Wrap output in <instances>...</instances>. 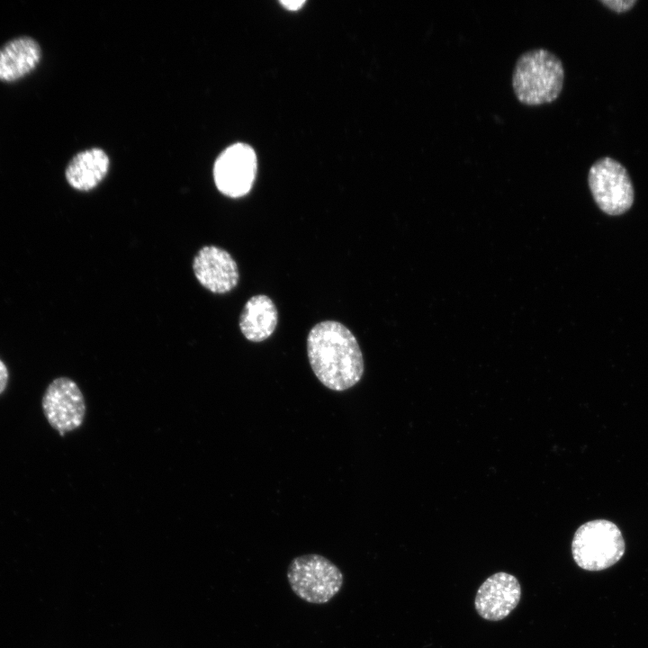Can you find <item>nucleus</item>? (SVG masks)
I'll use <instances>...</instances> for the list:
<instances>
[{"instance_id": "6", "label": "nucleus", "mask_w": 648, "mask_h": 648, "mask_svg": "<svg viewBox=\"0 0 648 648\" xmlns=\"http://www.w3.org/2000/svg\"><path fill=\"white\" fill-rule=\"evenodd\" d=\"M43 414L60 436L78 428L86 417L84 395L75 381L61 376L47 386L41 400Z\"/></svg>"}, {"instance_id": "15", "label": "nucleus", "mask_w": 648, "mask_h": 648, "mask_svg": "<svg viewBox=\"0 0 648 648\" xmlns=\"http://www.w3.org/2000/svg\"><path fill=\"white\" fill-rule=\"evenodd\" d=\"M280 3L288 10L296 11L304 4L305 1L304 0H302V1H301V0H292V1L285 0V1H281Z\"/></svg>"}, {"instance_id": "14", "label": "nucleus", "mask_w": 648, "mask_h": 648, "mask_svg": "<svg viewBox=\"0 0 648 648\" xmlns=\"http://www.w3.org/2000/svg\"><path fill=\"white\" fill-rule=\"evenodd\" d=\"M9 382V371L4 362L0 358V395L6 390Z\"/></svg>"}, {"instance_id": "12", "label": "nucleus", "mask_w": 648, "mask_h": 648, "mask_svg": "<svg viewBox=\"0 0 648 648\" xmlns=\"http://www.w3.org/2000/svg\"><path fill=\"white\" fill-rule=\"evenodd\" d=\"M108 168V156L104 150L93 148L72 158L66 169V178L73 188L89 191L104 179Z\"/></svg>"}, {"instance_id": "3", "label": "nucleus", "mask_w": 648, "mask_h": 648, "mask_svg": "<svg viewBox=\"0 0 648 648\" xmlns=\"http://www.w3.org/2000/svg\"><path fill=\"white\" fill-rule=\"evenodd\" d=\"M287 580L292 592L310 604H325L341 590L344 576L330 560L317 554L297 556L287 570Z\"/></svg>"}, {"instance_id": "1", "label": "nucleus", "mask_w": 648, "mask_h": 648, "mask_svg": "<svg viewBox=\"0 0 648 648\" xmlns=\"http://www.w3.org/2000/svg\"><path fill=\"white\" fill-rule=\"evenodd\" d=\"M307 354L316 377L332 391L350 389L364 374L358 342L340 322L325 320L316 324L308 335Z\"/></svg>"}, {"instance_id": "7", "label": "nucleus", "mask_w": 648, "mask_h": 648, "mask_svg": "<svg viewBox=\"0 0 648 648\" xmlns=\"http://www.w3.org/2000/svg\"><path fill=\"white\" fill-rule=\"evenodd\" d=\"M256 174V153L244 143H236L227 148L218 157L213 167L216 187L231 198L246 195L251 190Z\"/></svg>"}, {"instance_id": "10", "label": "nucleus", "mask_w": 648, "mask_h": 648, "mask_svg": "<svg viewBox=\"0 0 648 648\" xmlns=\"http://www.w3.org/2000/svg\"><path fill=\"white\" fill-rule=\"evenodd\" d=\"M41 57L37 41L30 37L11 40L0 49V80L15 81L32 72Z\"/></svg>"}, {"instance_id": "8", "label": "nucleus", "mask_w": 648, "mask_h": 648, "mask_svg": "<svg viewBox=\"0 0 648 648\" xmlns=\"http://www.w3.org/2000/svg\"><path fill=\"white\" fill-rule=\"evenodd\" d=\"M521 587L517 578L507 572H496L479 587L474 606L484 619L499 621L507 617L518 605Z\"/></svg>"}, {"instance_id": "9", "label": "nucleus", "mask_w": 648, "mask_h": 648, "mask_svg": "<svg viewBox=\"0 0 648 648\" xmlns=\"http://www.w3.org/2000/svg\"><path fill=\"white\" fill-rule=\"evenodd\" d=\"M194 275L199 283L214 293H226L236 287L239 274L231 255L216 246H205L193 262Z\"/></svg>"}, {"instance_id": "13", "label": "nucleus", "mask_w": 648, "mask_h": 648, "mask_svg": "<svg viewBox=\"0 0 648 648\" xmlns=\"http://www.w3.org/2000/svg\"><path fill=\"white\" fill-rule=\"evenodd\" d=\"M600 2L616 13L627 12L637 3L636 0H601Z\"/></svg>"}, {"instance_id": "11", "label": "nucleus", "mask_w": 648, "mask_h": 648, "mask_svg": "<svg viewBox=\"0 0 648 648\" xmlns=\"http://www.w3.org/2000/svg\"><path fill=\"white\" fill-rule=\"evenodd\" d=\"M278 312L274 302L265 294L251 297L245 304L239 318V328L252 342H261L274 331Z\"/></svg>"}, {"instance_id": "2", "label": "nucleus", "mask_w": 648, "mask_h": 648, "mask_svg": "<svg viewBox=\"0 0 648 648\" xmlns=\"http://www.w3.org/2000/svg\"><path fill=\"white\" fill-rule=\"evenodd\" d=\"M564 78L562 60L544 48L523 52L512 73V86L518 100L526 105L552 103L560 94Z\"/></svg>"}, {"instance_id": "5", "label": "nucleus", "mask_w": 648, "mask_h": 648, "mask_svg": "<svg viewBox=\"0 0 648 648\" xmlns=\"http://www.w3.org/2000/svg\"><path fill=\"white\" fill-rule=\"evenodd\" d=\"M588 182L599 209L608 215H620L633 205L634 192L622 164L609 157L598 159L590 168Z\"/></svg>"}, {"instance_id": "4", "label": "nucleus", "mask_w": 648, "mask_h": 648, "mask_svg": "<svg viewBox=\"0 0 648 648\" xmlns=\"http://www.w3.org/2000/svg\"><path fill=\"white\" fill-rule=\"evenodd\" d=\"M625 541L611 521L596 519L581 525L574 534L572 553L586 571H601L618 562L625 553Z\"/></svg>"}]
</instances>
